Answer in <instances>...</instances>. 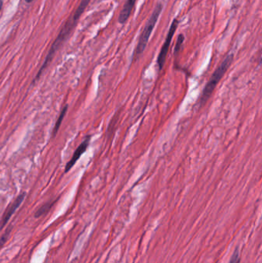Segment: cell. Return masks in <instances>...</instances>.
I'll return each mask as SVG.
<instances>
[{
  "label": "cell",
  "mask_w": 262,
  "mask_h": 263,
  "mask_svg": "<svg viewBox=\"0 0 262 263\" xmlns=\"http://www.w3.org/2000/svg\"><path fill=\"white\" fill-rule=\"evenodd\" d=\"M90 1L91 0H82L81 2L79 4V6L76 9V11L74 12L73 14L71 15V17L67 20L65 25H63V29H62L60 33L58 35L57 38L56 39L54 43H53L52 46H51L50 49H49V52H48V54H47L46 57H45L44 65L42 66L41 69L39 71L38 74L36 76L35 81L38 80L39 78L40 77L42 73L44 72L45 68L49 66V63L52 61L55 54H56V52L60 49L62 45L68 39V36L72 33V29L76 26V23H77L79 19L81 17L83 13H84L87 6H88Z\"/></svg>",
  "instance_id": "6da1fadb"
},
{
  "label": "cell",
  "mask_w": 262,
  "mask_h": 263,
  "mask_svg": "<svg viewBox=\"0 0 262 263\" xmlns=\"http://www.w3.org/2000/svg\"><path fill=\"white\" fill-rule=\"evenodd\" d=\"M162 9H163V5L161 2H158L155 8H154V10H153L151 17H150L146 25L144 26L142 33L139 36V39H138L136 49H135V58L140 56L146 49L153 29L155 27V25L158 22L160 15L162 13Z\"/></svg>",
  "instance_id": "7a4b0ae2"
},
{
  "label": "cell",
  "mask_w": 262,
  "mask_h": 263,
  "mask_svg": "<svg viewBox=\"0 0 262 263\" xmlns=\"http://www.w3.org/2000/svg\"><path fill=\"white\" fill-rule=\"evenodd\" d=\"M234 55L232 53L228 55L225 57L222 63L220 64L217 69L213 72L212 77H211L209 81L208 82L205 88L203 89L202 95H201V99H200V103L201 105L205 104L208 99L212 96V92L215 90V88L217 87L219 82L221 81L225 72L228 71L230 66L232 65V61H233Z\"/></svg>",
  "instance_id": "3957f363"
},
{
  "label": "cell",
  "mask_w": 262,
  "mask_h": 263,
  "mask_svg": "<svg viewBox=\"0 0 262 263\" xmlns=\"http://www.w3.org/2000/svg\"><path fill=\"white\" fill-rule=\"evenodd\" d=\"M178 20L177 19H175L173 22L171 24L170 29H169V33L167 36L165 38V43L162 45V49L160 51L159 55L158 56L157 63H158V69L162 70L165 65V60L167 57L168 52H169V47H170L171 43L173 41V36L175 33L176 29L178 28Z\"/></svg>",
  "instance_id": "277c9868"
},
{
  "label": "cell",
  "mask_w": 262,
  "mask_h": 263,
  "mask_svg": "<svg viewBox=\"0 0 262 263\" xmlns=\"http://www.w3.org/2000/svg\"><path fill=\"white\" fill-rule=\"evenodd\" d=\"M25 197V193H22V194H20L15 199L14 202L11 205H9V207L6 209V212L4 213L3 216H2V219H1V223H0V229H2V228L5 227V225L7 224L9 219H11L12 216L14 214L15 212L17 211V209L20 207V205L23 202Z\"/></svg>",
  "instance_id": "5b68a950"
},
{
  "label": "cell",
  "mask_w": 262,
  "mask_h": 263,
  "mask_svg": "<svg viewBox=\"0 0 262 263\" xmlns=\"http://www.w3.org/2000/svg\"><path fill=\"white\" fill-rule=\"evenodd\" d=\"M90 139H91V137L87 136L83 143L79 145V147L76 149L70 160L68 161L66 166V173H68L73 167L74 165L76 164V162L79 160L81 155L84 153L85 152L87 151L88 145H89Z\"/></svg>",
  "instance_id": "8992f818"
},
{
  "label": "cell",
  "mask_w": 262,
  "mask_h": 263,
  "mask_svg": "<svg viewBox=\"0 0 262 263\" xmlns=\"http://www.w3.org/2000/svg\"><path fill=\"white\" fill-rule=\"evenodd\" d=\"M137 0H126L124 6L122 7L119 16V22L122 25H125L127 22L131 13H132L133 9L135 7V3Z\"/></svg>",
  "instance_id": "52a82bcc"
},
{
  "label": "cell",
  "mask_w": 262,
  "mask_h": 263,
  "mask_svg": "<svg viewBox=\"0 0 262 263\" xmlns=\"http://www.w3.org/2000/svg\"><path fill=\"white\" fill-rule=\"evenodd\" d=\"M56 201H50V202H46L44 204L40 209L36 212L35 213V217L36 218H40V217H43L44 215L49 213V210L52 209V206H54V204L56 203Z\"/></svg>",
  "instance_id": "ba28073f"
},
{
  "label": "cell",
  "mask_w": 262,
  "mask_h": 263,
  "mask_svg": "<svg viewBox=\"0 0 262 263\" xmlns=\"http://www.w3.org/2000/svg\"><path fill=\"white\" fill-rule=\"evenodd\" d=\"M67 110H68V106H65L63 107V110L60 112V116L56 120V125H55L54 129H53V135H56L57 133V132L59 131V129L61 126L62 122H63V119L65 118Z\"/></svg>",
  "instance_id": "9c48e42d"
},
{
  "label": "cell",
  "mask_w": 262,
  "mask_h": 263,
  "mask_svg": "<svg viewBox=\"0 0 262 263\" xmlns=\"http://www.w3.org/2000/svg\"><path fill=\"white\" fill-rule=\"evenodd\" d=\"M12 229H13V227H12V226H9V228H8V229H6V232H5V233L2 234V236H1V238H0V249H2L3 245H5V243L7 241L9 235H10V233H11Z\"/></svg>",
  "instance_id": "30bf717a"
},
{
  "label": "cell",
  "mask_w": 262,
  "mask_h": 263,
  "mask_svg": "<svg viewBox=\"0 0 262 263\" xmlns=\"http://www.w3.org/2000/svg\"><path fill=\"white\" fill-rule=\"evenodd\" d=\"M184 41H185V36L183 34H179L177 39V43H176L175 48V53L178 54V52L181 50V47L183 45Z\"/></svg>",
  "instance_id": "8fae6325"
},
{
  "label": "cell",
  "mask_w": 262,
  "mask_h": 263,
  "mask_svg": "<svg viewBox=\"0 0 262 263\" xmlns=\"http://www.w3.org/2000/svg\"><path fill=\"white\" fill-rule=\"evenodd\" d=\"M229 263H240V256H239V249L236 248L232 254Z\"/></svg>",
  "instance_id": "7c38bea8"
},
{
  "label": "cell",
  "mask_w": 262,
  "mask_h": 263,
  "mask_svg": "<svg viewBox=\"0 0 262 263\" xmlns=\"http://www.w3.org/2000/svg\"><path fill=\"white\" fill-rule=\"evenodd\" d=\"M2 4H3V2H2V0H0V11H1V9H2Z\"/></svg>",
  "instance_id": "4fadbf2b"
},
{
  "label": "cell",
  "mask_w": 262,
  "mask_h": 263,
  "mask_svg": "<svg viewBox=\"0 0 262 263\" xmlns=\"http://www.w3.org/2000/svg\"><path fill=\"white\" fill-rule=\"evenodd\" d=\"M25 2H28V3H30V2H33L35 0H25Z\"/></svg>",
  "instance_id": "5bb4252c"
}]
</instances>
